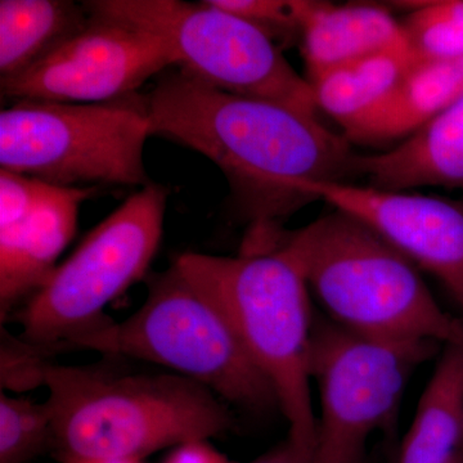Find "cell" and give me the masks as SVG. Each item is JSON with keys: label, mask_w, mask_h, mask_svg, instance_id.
<instances>
[{"label": "cell", "mask_w": 463, "mask_h": 463, "mask_svg": "<svg viewBox=\"0 0 463 463\" xmlns=\"http://www.w3.org/2000/svg\"><path fill=\"white\" fill-rule=\"evenodd\" d=\"M152 136L194 149L223 172L263 241L307 203L315 183L346 182L356 154L315 114L210 87L173 67L143 94Z\"/></svg>", "instance_id": "6da1fadb"}, {"label": "cell", "mask_w": 463, "mask_h": 463, "mask_svg": "<svg viewBox=\"0 0 463 463\" xmlns=\"http://www.w3.org/2000/svg\"><path fill=\"white\" fill-rule=\"evenodd\" d=\"M57 457L137 459L236 429L231 405L170 371L115 362L53 364L45 374Z\"/></svg>", "instance_id": "7a4b0ae2"}, {"label": "cell", "mask_w": 463, "mask_h": 463, "mask_svg": "<svg viewBox=\"0 0 463 463\" xmlns=\"http://www.w3.org/2000/svg\"><path fill=\"white\" fill-rule=\"evenodd\" d=\"M276 246L340 327L374 339L463 344V319L441 309L410 259L353 216L335 210Z\"/></svg>", "instance_id": "3957f363"}, {"label": "cell", "mask_w": 463, "mask_h": 463, "mask_svg": "<svg viewBox=\"0 0 463 463\" xmlns=\"http://www.w3.org/2000/svg\"><path fill=\"white\" fill-rule=\"evenodd\" d=\"M224 310L249 355L272 383L288 438L315 450L310 390L313 322L309 288L294 259L279 248L239 257L188 252L175 261Z\"/></svg>", "instance_id": "277c9868"}, {"label": "cell", "mask_w": 463, "mask_h": 463, "mask_svg": "<svg viewBox=\"0 0 463 463\" xmlns=\"http://www.w3.org/2000/svg\"><path fill=\"white\" fill-rule=\"evenodd\" d=\"M69 350L158 365L250 413L279 408L272 383L249 355L224 310L176 264L152 279L147 298L129 318L109 319L62 352Z\"/></svg>", "instance_id": "5b68a950"}, {"label": "cell", "mask_w": 463, "mask_h": 463, "mask_svg": "<svg viewBox=\"0 0 463 463\" xmlns=\"http://www.w3.org/2000/svg\"><path fill=\"white\" fill-rule=\"evenodd\" d=\"M151 134L138 94L90 105L17 100L0 114V169L65 188L146 187Z\"/></svg>", "instance_id": "8992f818"}, {"label": "cell", "mask_w": 463, "mask_h": 463, "mask_svg": "<svg viewBox=\"0 0 463 463\" xmlns=\"http://www.w3.org/2000/svg\"><path fill=\"white\" fill-rule=\"evenodd\" d=\"M167 190L149 183L90 232L14 319L52 354L109 321L105 307L147 273L163 236Z\"/></svg>", "instance_id": "52a82bcc"}, {"label": "cell", "mask_w": 463, "mask_h": 463, "mask_svg": "<svg viewBox=\"0 0 463 463\" xmlns=\"http://www.w3.org/2000/svg\"><path fill=\"white\" fill-rule=\"evenodd\" d=\"M91 16L111 18L166 43L176 69L216 90L317 115L315 90L276 43L209 0H90Z\"/></svg>", "instance_id": "ba28073f"}, {"label": "cell", "mask_w": 463, "mask_h": 463, "mask_svg": "<svg viewBox=\"0 0 463 463\" xmlns=\"http://www.w3.org/2000/svg\"><path fill=\"white\" fill-rule=\"evenodd\" d=\"M431 341L364 336L334 322L313 326L310 376L319 390L313 463H364L368 439L394 420Z\"/></svg>", "instance_id": "9c48e42d"}, {"label": "cell", "mask_w": 463, "mask_h": 463, "mask_svg": "<svg viewBox=\"0 0 463 463\" xmlns=\"http://www.w3.org/2000/svg\"><path fill=\"white\" fill-rule=\"evenodd\" d=\"M90 16L83 30L36 65L0 79L2 96L16 102H112L133 96L149 79L176 67L172 50L154 33Z\"/></svg>", "instance_id": "30bf717a"}, {"label": "cell", "mask_w": 463, "mask_h": 463, "mask_svg": "<svg viewBox=\"0 0 463 463\" xmlns=\"http://www.w3.org/2000/svg\"><path fill=\"white\" fill-rule=\"evenodd\" d=\"M304 194L376 232L416 267L437 277L463 309V203L350 182L315 183Z\"/></svg>", "instance_id": "8fae6325"}, {"label": "cell", "mask_w": 463, "mask_h": 463, "mask_svg": "<svg viewBox=\"0 0 463 463\" xmlns=\"http://www.w3.org/2000/svg\"><path fill=\"white\" fill-rule=\"evenodd\" d=\"M99 187L61 188L20 223L0 230V316L7 319L20 301L32 298L57 268L74 239L79 209Z\"/></svg>", "instance_id": "7c38bea8"}, {"label": "cell", "mask_w": 463, "mask_h": 463, "mask_svg": "<svg viewBox=\"0 0 463 463\" xmlns=\"http://www.w3.org/2000/svg\"><path fill=\"white\" fill-rule=\"evenodd\" d=\"M297 14L309 83L373 54L395 53L413 62L403 25L385 7L297 0Z\"/></svg>", "instance_id": "4fadbf2b"}, {"label": "cell", "mask_w": 463, "mask_h": 463, "mask_svg": "<svg viewBox=\"0 0 463 463\" xmlns=\"http://www.w3.org/2000/svg\"><path fill=\"white\" fill-rule=\"evenodd\" d=\"M354 174L370 187L411 191L420 187L463 190V97L389 151L356 155Z\"/></svg>", "instance_id": "5bb4252c"}, {"label": "cell", "mask_w": 463, "mask_h": 463, "mask_svg": "<svg viewBox=\"0 0 463 463\" xmlns=\"http://www.w3.org/2000/svg\"><path fill=\"white\" fill-rule=\"evenodd\" d=\"M463 97V57L408 70L379 105L347 125L349 142L377 145L405 138Z\"/></svg>", "instance_id": "9a60e30c"}, {"label": "cell", "mask_w": 463, "mask_h": 463, "mask_svg": "<svg viewBox=\"0 0 463 463\" xmlns=\"http://www.w3.org/2000/svg\"><path fill=\"white\" fill-rule=\"evenodd\" d=\"M463 344L446 345L417 405L398 463H448L462 448Z\"/></svg>", "instance_id": "2e32d148"}, {"label": "cell", "mask_w": 463, "mask_h": 463, "mask_svg": "<svg viewBox=\"0 0 463 463\" xmlns=\"http://www.w3.org/2000/svg\"><path fill=\"white\" fill-rule=\"evenodd\" d=\"M90 20L83 3L71 0H2L0 76L23 74L83 30Z\"/></svg>", "instance_id": "e0dca14e"}, {"label": "cell", "mask_w": 463, "mask_h": 463, "mask_svg": "<svg viewBox=\"0 0 463 463\" xmlns=\"http://www.w3.org/2000/svg\"><path fill=\"white\" fill-rule=\"evenodd\" d=\"M412 67L410 58L395 53L373 54L335 67L310 81L317 109L345 129L379 105Z\"/></svg>", "instance_id": "ac0fdd59"}, {"label": "cell", "mask_w": 463, "mask_h": 463, "mask_svg": "<svg viewBox=\"0 0 463 463\" xmlns=\"http://www.w3.org/2000/svg\"><path fill=\"white\" fill-rule=\"evenodd\" d=\"M402 25L414 66L463 57V0L417 3Z\"/></svg>", "instance_id": "d6986e66"}, {"label": "cell", "mask_w": 463, "mask_h": 463, "mask_svg": "<svg viewBox=\"0 0 463 463\" xmlns=\"http://www.w3.org/2000/svg\"><path fill=\"white\" fill-rule=\"evenodd\" d=\"M53 449V426L47 403L0 394V463H26Z\"/></svg>", "instance_id": "ffe728a7"}, {"label": "cell", "mask_w": 463, "mask_h": 463, "mask_svg": "<svg viewBox=\"0 0 463 463\" xmlns=\"http://www.w3.org/2000/svg\"><path fill=\"white\" fill-rule=\"evenodd\" d=\"M0 381L3 390L29 392L44 386L45 374L52 364V353L44 346L36 345L9 334L2 327L0 344Z\"/></svg>", "instance_id": "44dd1931"}, {"label": "cell", "mask_w": 463, "mask_h": 463, "mask_svg": "<svg viewBox=\"0 0 463 463\" xmlns=\"http://www.w3.org/2000/svg\"><path fill=\"white\" fill-rule=\"evenodd\" d=\"M215 7L251 24L270 41L300 38L297 0H209Z\"/></svg>", "instance_id": "7402d4cb"}, {"label": "cell", "mask_w": 463, "mask_h": 463, "mask_svg": "<svg viewBox=\"0 0 463 463\" xmlns=\"http://www.w3.org/2000/svg\"><path fill=\"white\" fill-rule=\"evenodd\" d=\"M62 187L0 169V230L20 223Z\"/></svg>", "instance_id": "603a6c76"}, {"label": "cell", "mask_w": 463, "mask_h": 463, "mask_svg": "<svg viewBox=\"0 0 463 463\" xmlns=\"http://www.w3.org/2000/svg\"><path fill=\"white\" fill-rule=\"evenodd\" d=\"M163 463H231L209 440H192L173 448Z\"/></svg>", "instance_id": "cb8c5ba5"}, {"label": "cell", "mask_w": 463, "mask_h": 463, "mask_svg": "<svg viewBox=\"0 0 463 463\" xmlns=\"http://www.w3.org/2000/svg\"><path fill=\"white\" fill-rule=\"evenodd\" d=\"M249 463H313V449L300 446L288 437L286 440Z\"/></svg>", "instance_id": "d4e9b609"}, {"label": "cell", "mask_w": 463, "mask_h": 463, "mask_svg": "<svg viewBox=\"0 0 463 463\" xmlns=\"http://www.w3.org/2000/svg\"><path fill=\"white\" fill-rule=\"evenodd\" d=\"M61 463H142L137 459L115 458H81V457L62 456L57 457Z\"/></svg>", "instance_id": "484cf974"}, {"label": "cell", "mask_w": 463, "mask_h": 463, "mask_svg": "<svg viewBox=\"0 0 463 463\" xmlns=\"http://www.w3.org/2000/svg\"><path fill=\"white\" fill-rule=\"evenodd\" d=\"M448 463H463V453H462V450H461V452L458 453V455H457L455 457V458L452 459V461H449Z\"/></svg>", "instance_id": "4316f807"}, {"label": "cell", "mask_w": 463, "mask_h": 463, "mask_svg": "<svg viewBox=\"0 0 463 463\" xmlns=\"http://www.w3.org/2000/svg\"><path fill=\"white\" fill-rule=\"evenodd\" d=\"M462 453H463V435H462V448H461Z\"/></svg>", "instance_id": "83f0119b"}]
</instances>
